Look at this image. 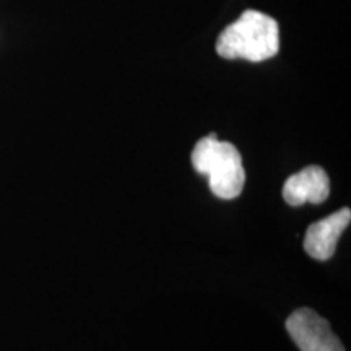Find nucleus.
Wrapping results in <instances>:
<instances>
[{
    "label": "nucleus",
    "instance_id": "obj_1",
    "mask_svg": "<svg viewBox=\"0 0 351 351\" xmlns=\"http://www.w3.org/2000/svg\"><path fill=\"white\" fill-rule=\"evenodd\" d=\"M280 51L278 23L257 10H247L228 25L217 41V52L225 59L263 62Z\"/></svg>",
    "mask_w": 351,
    "mask_h": 351
},
{
    "label": "nucleus",
    "instance_id": "obj_2",
    "mask_svg": "<svg viewBox=\"0 0 351 351\" xmlns=\"http://www.w3.org/2000/svg\"><path fill=\"white\" fill-rule=\"evenodd\" d=\"M192 166L208 178L210 191L218 199L232 200L241 195L245 182L243 156L230 142H221L210 134L197 142L192 152Z\"/></svg>",
    "mask_w": 351,
    "mask_h": 351
},
{
    "label": "nucleus",
    "instance_id": "obj_5",
    "mask_svg": "<svg viewBox=\"0 0 351 351\" xmlns=\"http://www.w3.org/2000/svg\"><path fill=\"white\" fill-rule=\"evenodd\" d=\"M330 195V181L320 166H307L300 173L289 176L283 186V199L291 207L304 204H322Z\"/></svg>",
    "mask_w": 351,
    "mask_h": 351
},
{
    "label": "nucleus",
    "instance_id": "obj_3",
    "mask_svg": "<svg viewBox=\"0 0 351 351\" xmlns=\"http://www.w3.org/2000/svg\"><path fill=\"white\" fill-rule=\"evenodd\" d=\"M287 330L301 351H345L330 324L309 307H301L289 315Z\"/></svg>",
    "mask_w": 351,
    "mask_h": 351
},
{
    "label": "nucleus",
    "instance_id": "obj_4",
    "mask_svg": "<svg viewBox=\"0 0 351 351\" xmlns=\"http://www.w3.org/2000/svg\"><path fill=\"white\" fill-rule=\"evenodd\" d=\"M351 210L341 208L339 212L319 219L307 228L304 238V249L307 256L315 261H328L333 257L340 236L350 226Z\"/></svg>",
    "mask_w": 351,
    "mask_h": 351
}]
</instances>
